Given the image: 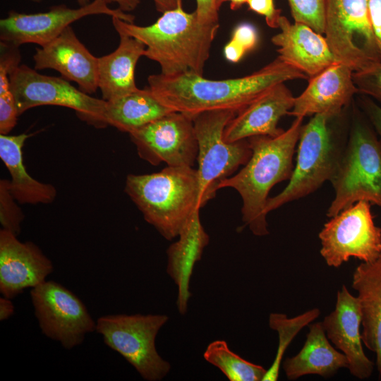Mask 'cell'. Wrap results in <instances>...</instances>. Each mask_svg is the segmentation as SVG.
Segmentation results:
<instances>
[{
    "label": "cell",
    "mask_w": 381,
    "mask_h": 381,
    "mask_svg": "<svg viewBox=\"0 0 381 381\" xmlns=\"http://www.w3.org/2000/svg\"><path fill=\"white\" fill-rule=\"evenodd\" d=\"M309 77L279 56L252 74L237 78L210 80L186 72L148 76V88L165 107L190 117L207 111L238 113L273 86Z\"/></svg>",
    "instance_id": "cell-1"
},
{
    "label": "cell",
    "mask_w": 381,
    "mask_h": 381,
    "mask_svg": "<svg viewBox=\"0 0 381 381\" xmlns=\"http://www.w3.org/2000/svg\"><path fill=\"white\" fill-rule=\"evenodd\" d=\"M156 10L160 13L173 10L182 6L181 0H152Z\"/></svg>",
    "instance_id": "cell-40"
},
{
    "label": "cell",
    "mask_w": 381,
    "mask_h": 381,
    "mask_svg": "<svg viewBox=\"0 0 381 381\" xmlns=\"http://www.w3.org/2000/svg\"><path fill=\"white\" fill-rule=\"evenodd\" d=\"M125 191L144 219L166 239L179 236L181 229L208 200L197 169L167 166L159 172L128 175Z\"/></svg>",
    "instance_id": "cell-4"
},
{
    "label": "cell",
    "mask_w": 381,
    "mask_h": 381,
    "mask_svg": "<svg viewBox=\"0 0 381 381\" xmlns=\"http://www.w3.org/2000/svg\"><path fill=\"white\" fill-rule=\"evenodd\" d=\"M9 80L19 116L35 107L54 105L75 110L82 120L96 128L108 126L107 101L76 89L64 78L40 74L23 64L11 72Z\"/></svg>",
    "instance_id": "cell-10"
},
{
    "label": "cell",
    "mask_w": 381,
    "mask_h": 381,
    "mask_svg": "<svg viewBox=\"0 0 381 381\" xmlns=\"http://www.w3.org/2000/svg\"><path fill=\"white\" fill-rule=\"evenodd\" d=\"M119 47L109 54L98 58L97 83L102 99L109 101L138 88L135 81V68L144 56L145 44L121 30Z\"/></svg>",
    "instance_id": "cell-23"
},
{
    "label": "cell",
    "mask_w": 381,
    "mask_h": 381,
    "mask_svg": "<svg viewBox=\"0 0 381 381\" xmlns=\"http://www.w3.org/2000/svg\"><path fill=\"white\" fill-rule=\"evenodd\" d=\"M18 113L11 90L0 92V133L7 134L17 122Z\"/></svg>",
    "instance_id": "cell-32"
},
{
    "label": "cell",
    "mask_w": 381,
    "mask_h": 381,
    "mask_svg": "<svg viewBox=\"0 0 381 381\" xmlns=\"http://www.w3.org/2000/svg\"><path fill=\"white\" fill-rule=\"evenodd\" d=\"M107 3H115L118 5V8L123 12H129L135 10L140 4V0H106Z\"/></svg>",
    "instance_id": "cell-41"
},
{
    "label": "cell",
    "mask_w": 381,
    "mask_h": 381,
    "mask_svg": "<svg viewBox=\"0 0 381 381\" xmlns=\"http://www.w3.org/2000/svg\"><path fill=\"white\" fill-rule=\"evenodd\" d=\"M370 203L360 200L326 222L318 234L320 255L329 267H339L351 258L371 262L381 255V228Z\"/></svg>",
    "instance_id": "cell-11"
},
{
    "label": "cell",
    "mask_w": 381,
    "mask_h": 381,
    "mask_svg": "<svg viewBox=\"0 0 381 381\" xmlns=\"http://www.w3.org/2000/svg\"><path fill=\"white\" fill-rule=\"evenodd\" d=\"M324 34L337 61L353 72L381 61L369 0H326Z\"/></svg>",
    "instance_id": "cell-8"
},
{
    "label": "cell",
    "mask_w": 381,
    "mask_h": 381,
    "mask_svg": "<svg viewBox=\"0 0 381 381\" xmlns=\"http://www.w3.org/2000/svg\"><path fill=\"white\" fill-rule=\"evenodd\" d=\"M139 156L153 165L193 167L198 147L193 118L171 111L129 133Z\"/></svg>",
    "instance_id": "cell-14"
},
{
    "label": "cell",
    "mask_w": 381,
    "mask_h": 381,
    "mask_svg": "<svg viewBox=\"0 0 381 381\" xmlns=\"http://www.w3.org/2000/svg\"><path fill=\"white\" fill-rule=\"evenodd\" d=\"M198 19L204 24H219L216 0H195Z\"/></svg>",
    "instance_id": "cell-35"
},
{
    "label": "cell",
    "mask_w": 381,
    "mask_h": 381,
    "mask_svg": "<svg viewBox=\"0 0 381 381\" xmlns=\"http://www.w3.org/2000/svg\"><path fill=\"white\" fill-rule=\"evenodd\" d=\"M370 22L381 56V0H369Z\"/></svg>",
    "instance_id": "cell-37"
},
{
    "label": "cell",
    "mask_w": 381,
    "mask_h": 381,
    "mask_svg": "<svg viewBox=\"0 0 381 381\" xmlns=\"http://www.w3.org/2000/svg\"><path fill=\"white\" fill-rule=\"evenodd\" d=\"M295 97L285 85L279 83L239 111L224 131L227 143L246 140L253 136L276 137L284 131L277 126L280 119L289 114Z\"/></svg>",
    "instance_id": "cell-18"
},
{
    "label": "cell",
    "mask_w": 381,
    "mask_h": 381,
    "mask_svg": "<svg viewBox=\"0 0 381 381\" xmlns=\"http://www.w3.org/2000/svg\"><path fill=\"white\" fill-rule=\"evenodd\" d=\"M352 78L358 92L381 102V61L353 72Z\"/></svg>",
    "instance_id": "cell-31"
},
{
    "label": "cell",
    "mask_w": 381,
    "mask_h": 381,
    "mask_svg": "<svg viewBox=\"0 0 381 381\" xmlns=\"http://www.w3.org/2000/svg\"><path fill=\"white\" fill-rule=\"evenodd\" d=\"M116 30L136 38L145 46L144 56L157 62L161 73L172 75L186 72L202 75L219 24H204L196 13L182 6L162 13L155 23L140 26L111 17Z\"/></svg>",
    "instance_id": "cell-3"
},
{
    "label": "cell",
    "mask_w": 381,
    "mask_h": 381,
    "mask_svg": "<svg viewBox=\"0 0 381 381\" xmlns=\"http://www.w3.org/2000/svg\"><path fill=\"white\" fill-rule=\"evenodd\" d=\"M99 14L117 17L131 23L135 18L119 8H111L106 0H93L78 8L57 5L43 13L28 14L11 11L6 18L0 20L1 41L18 47L26 43L44 47L73 22L87 16Z\"/></svg>",
    "instance_id": "cell-13"
},
{
    "label": "cell",
    "mask_w": 381,
    "mask_h": 381,
    "mask_svg": "<svg viewBox=\"0 0 381 381\" xmlns=\"http://www.w3.org/2000/svg\"><path fill=\"white\" fill-rule=\"evenodd\" d=\"M352 287L358 293L361 308L362 341L375 353L381 374V255L371 262H362L355 269Z\"/></svg>",
    "instance_id": "cell-22"
},
{
    "label": "cell",
    "mask_w": 381,
    "mask_h": 381,
    "mask_svg": "<svg viewBox=\"0 0 381 381\" xmlns=\"http://www.w3.org/2000/svg\"><path fill=\"white\" fill-rule=\"evenodd\" d=\"M248 0H216V4L218 9L225 2H230V8L231 10H237L240 8L244 4L247 3Z\"/></svg>",
    "instance_id": "cell-42"
},
{
    "label": "cell",
    "mask_w": 381,
    "mask_h": 381,
    "mask_svg": "<svg viewBox=\"0 0 381 381\" xmlns=\"http://www.w3.org/2000/svg\"><path fill=\"white\" fill-rule=\"evenodd\" d=\"M330 183L334 198L331 218L360 200L381 207V140L362 111L353 107L348 138Z\"/></svg>",
    "instance_id": "cell-6"
},
{
    "label": "cell",
    "mask_w": 381,
    "mask_h": 381,
    "mask_svg": "<svg viewBox=\"0 0 381 381\" xmlns=\"http://www.w3.org/2000/svg\"><path fill=\"white\" fill-rule=\"evenodd\" d=\"M171 111L147 87L107 101L105 116L108 125L129 134Z\"/></svg>",
    "instance_id": "cell-26"
},
{
    "label": "cell",
    "mask_w": 381,
    "mask_h": 381,
    "mask_svg": "<svg viewBox=\"0 0 381 381\" xmlns=\"http://www.w3.org/2000/svg\"><path fill=\"white\" fill-rule=\"evenodd\" d=\"M30 298L42 334L66 349L96 331V322L83 302L61 284L45 281L31 289Z\"/></svg>",
    "instance_id": "cell-12"
},
{
    "label": "cell",
    "mask_w": 381,
    "mask_h": 381,
    "mask_svg": "<svg viewBox=\"0 0 381 381\" xmlns=\"http://www.w3.org/2000/svg\"><path fill=\"white\" fill-rule=\"evenodd\" d=\"M320 314L318 308H313L292 318H289L284 313H273L270 315L269 326L277 332L279 343L275 358L267 370L262 381L277 380L282 359L287 347L301 329L317 319Z\"/></svg>",
    "instance_id": "cell-28"
},
{
    "label": "cell",
    "mask_w": 381,
    "mask_h": 381,
    "mask_svg": "<svg viewBox=\"0 0 381 381\" xmlns=\"http://www.w3.org/2000/svg\"><path fill=\"white\" fill-rule=\"evenodd\" d=\"M245 53L244 49L232 40L225 45L224 49L225 58L232 63L239 61Z\"/></svg>",
    "instance_id": "cell-38"
},
{
    "label": "cell",
    "mask_w": 381,
    "mask_h": 381,
    "mask_svg": "<svg viewBox=\"0 0 381 381\" xmlns=\"http://www.w3.org/2000/svg\"><path fill=\"white\" fill-rule=\"evenodd\" d=\"M33 59L35 70H56L88 95L98 88V58L78 40L71 25L47 45L37 48Z\"/></svg>",
    "instance_id": "cell-17"
},
{
    "label": "cell",
    "mask_w": 381,
    "mask_h": 381,
    "mask_svg": "<svg viewBox=\"0 0 381 381\" xmlns=\"http://www.w3.org/2000/svg\"><path fill=\"white\" fill-rule=\"evenodd\" d=\"M29 136L0 135V157L11 176L8 188L20 204L51 203L56 195L54 186L31 177L23 164L22 148Z\"/></svg>",
    "instance_id": "cell-25"
},
{
    "label": "cell",
    "mask_w": 381,
    "mask_h": 381,
    "mask_svg": "<svg viewBox=\"0 0 381 381\" xmlns=\"http://www.w3.org/2000/svg\"><path fill=\"white\" fill-rule=\"evenodd\" d=\"M246 4L250 10L265 16L269 27L279 28L282 11L275 8L274 0H248Z\"/></svg>",
    "instance_id": "cell-33"
},
{
    "label": "cell",
    "mask_w": 381,
    "mask_h": 381,
    "mask_svg": "<svg viewBox=\"0 0 381 381\" xmlns=\"http://www.w3.org/2000/svg\"><path fill=\"white\" fill-rule=\"evenodd\" d=\"M295 22L307 25L320 34L325 33L326 0H287Z\"/></svg>",
    "instance_id": "cell-29"
},
{
    "label": "cell",
    "mask_w": 381,
    "mask_h": 381,
    "mask_svg": "<svg viewBox=\"0 0 381 381\" xmlns=\"http://www.w3.org/2000/svg\"><path fill=\"white\" fill-rule=\"evenodd\" d=\"M200 210L190 218L179 234V240L167 250V273L177 286L176 306L185 315L192 294L190 282L196 262L200 260L210 237L200 219Z\"/></svg>",
    "instance_id": "cell-21"
},
{
    "label": "cell",
    "mask_w": 381,
    "mask_h": 381,
    "mask_svg": "<svg viewBox=\"0 0 381 381\" xmlns=\"http://www.w3.org/2000/svg\"><path fill=\"white\" fill-rule=\"evenodd\" d=\"M279 28L281 32L272 37L278 56L309 78L337 62L325 37L307 25L291 23L282 16Z\"/></svg>",
    "instance_id": "cell-20"
},
{
    "label": "cell",
    "mask_w": 381,
    "mask_h": 381,
    "mask_svg": "<svg viewBox=\"0 0 381 381\" xmlns=\"http://www.w3.org/2000/svg\"><path fill=\"white\" fill-rule=\"evenodd\" d=\"M258 32L250 23H241L234 29L231 40L236 42L246 52L253 49L258 43Z\"/></svg>",
    "instance_id": "cell-34"
},
{
    "label": "cell",
    "mask_w": 381,
    "mask_h": 381,
    "mask_svg": "<svg viewBox=\"0 0 381 381\" xmlns=\"http://www.w3.org/2000/svg\"><path fill=\"white\" fill-rule=\"evenodd\" d=\"M303 117H296L291 126L276 137L253 136L248 139L252 154L235 175L222 180L217 189L231 188L241 195L244 225L257 236L269 234L265 206L268 194L277 183L289 180L293 157Z\"/></svg>",
    "instance_id": "cell-2"
},
{
    "label": "cell",
    "mask_w": 381,
    "mask_h": 381,
    "mask_svg": "<svg viewBox=\"0 0 381 381\" xmlns=\"http://www.w3.org/2000/svg\"><path fill=\"white\" fill-rule=\"evenodd\" d=\"M236 114L231 110H212L193 117L198 147L197 171L208 201L215 196L218 184L244 165L252 154L248 139L232 143L224 139V128Z\"/></svg>",
    "instance_id": "cell-9"
},
{
    "label": "cell",
    "mask_w": 381,
    "mask_h": 381,
    "mask_svg": "<svg viewBox=\"0 0 381 381\" xmlns=\"http://www.w3.org/2000/svg\"><path fill=\"white\" fill-rule=\"evenodd\" d=\"M15 307L11 298L3 296L0 298V320L8 319L14 313Z\"/></svg>",
    "instance_id": "cell-39"
},
{
    "label": "cell",
    "mask_w": 381,
    "mask_h": 381,
    "mask_svg": "<svg viewBox=\"0 0 381 381\" xmlns=\"http://www.w3.org/2000/svg\"><path fill=\"white\" fill-rule=\"evenodd\" d=\"M167 315H109L96 321L104 344L123 356L147 381L162 380L170 363L157 352L156 337L167 322Z\"/></svg>",
    "instance_id": "cell-7"
},
{
    "label": "cell",
    "mask_w": 381,
    "mask_h": 381,
    "mask_svg": "<svg viewBox=\"0 0 381 381\" xmlns=\"http://www.w3.org/2000/svg\"><path fill=\"white\" fill-rule=\"evenodd\" d=\"M53 272L51 260L32 242H21L13 233L0 231V292L13 298L24 289L46 281Z\"/></svg>",
    "instance_id": "cell-15"
},
{
    "label": "cell",
    "mask_w": 381,
    "mask_h": 381,
    "mask_svg": "<svg viewBox=\"0 0 381 381\" xmlns=\"http://www.w3.org/2000/svg\"><path fill=\"white\" fill-rule=\"evenodd\" d=\"M0 190L1 224L4 229L18 236L20 231V223L23 219V215L15 202H13L15 199L9 190L8 181H1Z\"/></svg>",
    "instance_id": "cell-30"
},
{
    "label": "cell",
    "mask_w": 381,
    "mask_h": 381,
    "mask_svg": "<svg viewBox=\"0 0 381 381\" xmlns=\"http://www.w3.org/2000/svg\"><path fill=\"white\" fill-rule=\"evenodd\" d=\"M343 111L315 114L302 126L292 175L279 194L267 199V214L311 194L334 177L349 130V127L346 129Z\"/></svg>",
    "instance_id": "cell-5"
},
{
    "label": "cell",
    "mask_w": 381,
    "mask_h": 381,
    "mask_svg": "<svg viewBox=\"0 0 381 381\" xmlns=\"http://www.w3.org/2000/svg\"><path fill=\"white\" fill-rule=\"evenodd\" d=\"M322 323L330 342L346 357L350 373L360 380L369 378L374 363L363 348L359 301L344 284L337 294L334 310L324 318Z\"/></svg>",
    "instance_id": "cell-16"
},
{
    "label": "cell",
    "mask_w": 381,
    "mask_h": 381,
    "mask_svg": "<svg viewBox=\"0 0 381 381\" xmlns=\"http://www.w3.org/2000/svg\"><path fill=\"white\" fill-rule=\"evenodd\" d=\"M203 357L230 381H262L267 373L262 366L249 362L232 351L224 340L210 343Z\"/></svg>",
    "instance_id": "cell-27"
},
{
    "label": "cell",
    "mask_w": 381,
    "mask_h": 381,
    "mask_svg": "<svg viewBox=\"0 0 381 381\" xmlns=\"http://www.w3.org/2000/svg\"><path fill=\"white\" fill-rule=\"evenodd\" d=\"M353 72L349 66L337 61L309 78L306 90L295 97L289 114L305 117L323 112H341L353 96L358 93L353 81Z\"/></svg>",
    "instance_id": "cell-19"
},
{
    "label": "cell",
    "mask_w": 381,
    "mask_h": 381,
    "mask_svg": "<svg viewBox=\"0 0 381 381\" xmlns=\"http://www.w3.org/2000/svg\"><path fill=\"white\" fill-rule=\"evenodd\" d=\"M359 105L381 140V107L365 96L359 98Z\"/></svg>",
    "instance_id": "cell-36"
},
{
    "label": "cell",
    "mask_w": 381,
    "mask_h": 381,
    "mask_svg": "<svg viewBox=\"0 0 381 381\" xmlns=\"http://www.w3.org/2000/svg\"><path fill=\"white\" fill-rule=\"evenodd\" d=\"M306 341L300 351L287 358L282 368L287 378L295 380L307 375H318L325 378L334 375L341 368H348L345 355L332 346L322 322L309 326Z\"/></svg>",
    "instance_id": "cell-24"
},
{
    "label": "cell",
    "mask_w": 381,
    "mask_h": 381,
    "mask_svg": "<svg viewBox=\"0 0 381 381\" xmlns=\"http://www.w3.org/2000/svg\"><path fill=\"white\" fill-rule=\"evenodd\" d=\"M33 1L39 2L41 0H32ZM80 6H85L91 2V0H76Z\"/></svg>",
    "instance_id": "cell-43"
}]
</instances>
